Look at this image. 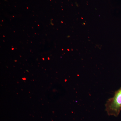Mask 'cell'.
<instances>
[{
  "label": "cell",
  "mask_w": 121,
  "mask_h": 121,
  "mask_svg": "<svg viewBox=\"0 0 121 121\" xmlns=\"http://www.w3.org/2000/svg\"><path fill=\"white\" fill-rule=\"evenodd\" d=\"M106 111L109 116L117 117L121 111V87L116 91L112 98L105 104Z\"/></svg>",
  "instance_id": "1"
},
{
  "label": "cell",
  "mask_w": 121,
  "mask_h": 121,
  "mask_svg": "<svg viewBox=\"0 0 121 121\" xmlns=\"http://www.w3.org/2000/svg\"><path fill=\"white\" fill-rule=\"evenodd\" d=\"M22 79L24 80H26V78H22Z\"/></svg>",
  "instance_id": "2"
}]
</instances>
